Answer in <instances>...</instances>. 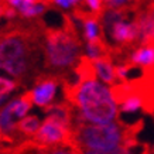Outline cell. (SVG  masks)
I'll use <instances>...</instances> for the list:
<instances>
[{
	"instance_id": "cell-1",
	"label": "cell",
	"mask_w": 154,
	"mask_h": 154,
	"mask_svg": "<svg viewBox=\"0 0 154 154\" xmlns=\"http://www.w3.org/2000/svg\"><path fill=\"white\" fill-rule=\"evenodd\" d=\"M71 99L76 109V122L79 125H106L117 120L119 96L112 85H107L95 76L81 79L75 85Z\"/></svg>"
},
{
	"instance_id": "cell-2",
	"label": "cell",
	"mask_w": 154,
	"mask_h": 154,
	"mask_svg": "<svg viewBox=\"0 0 154 154\" xmlns=\"http://www.w3.org/2000/svg\"><path fill=\"white\" fill-rule=\"evenodd\" d=\"M74 141L86 154L127 153V130L117 120L106 125H79L74 133Z\"/></svg>"
},
{
	"instance_id": "cell-3",
	"label": "cell",
	"mask_w": 154,
	"mask_h": 154,
	"mask_svg": "<svg viewBox=\"0 0 154 154\" xmlns=\"http://www.w3.org/2000/svg\"><path fill=\"white\" fill-rule=\"evenodd\" d=\"M31 66V50L21 34H7L0 38V74L20 79Z\"/></svg>"
},
{
	"instance_id": "cell-4",
	"label": "cell",
	"mask_w": 154,
	"mask_h": 154,
	"mask_svg": "<svg viewBox=\"0 0 154 154\" xmlns=\"http://www.w3.org/2000/svg\"><path fill=\"white\" fill-rule=\"evenodd\" d=\"M82 55L78 40L66 31H54L45 37L44 58L51 69L65 71L76 65Z\"/></svg>"
},
{
	"instance_id": "cell-5",
	"label": "cell",
	"mask_w": 154,
	"mask_h": 154,
	"mask_svg": "<svg viewBox=\"0 0 154 154\" xmlns=\"http://www.w3.org/2000/svg\"><path fill=\"white\" fill-rule=\"evenodd\" d=\"M68 139V123L47 116L41 123V127L34 136V141L41 147L54 149L62 146Z\"/></svg>"
},
{
	"instance_id": "cell-6",
	"label": "cell",
	"mask_w": 154,
	"mask_h": 154,
	"mask_svg": "<svg viewBox=\"0 0 154 154\" xmlns=\"http://www.w3.org/2000/svg\"><path fill=\"white\" fill-rule=\"evenodd\" d=\"M103 34L106 35L109 44L112 45H127L139 41L137 23L136 20L127 19V16L115 21L112 26L103 28Z\"/></svg>"
},
{
	"instance_id": "cell-7",
	"label": "cell",
	"mask_w": 154,
	"mask_h": 154,
	"mask_svg": "<svg viewBox=\"0 0 154 154\" xmlns=\"http://www.w3.org/2000/svg\"><path fill=\"white\" fill-rule=\"evenodd\" d=\"M58 92H60V84L52 78H44L34 85L27 96L30 98L33 106L38 109H47L54 105Z\"/></svg>"
},
{
	"instance_id": "cell-8",
	"label": "cell",
	"mask_w": 154,
	"mask_h": 154,
	"mask_svg": "<svg viewBox=\"0 0 154 154\" xmlns=\"http://www.w3.org/2000/svg\"><path fill=\"white\" fill-rule=\"evenodd\" d=\"M19 123L20 120L14 115L13 103L9 99V102L5 106L0 107V137H3V139L14 137V134L20 130Z\"/></svg>"
},
{
	"instance_id": "cell-9",
	"label": "cell",
	"mask_w": 154,
	"mask_h": 154,
	"mask_svg": "<svg viewBox=\"0 0 154 154\" xmlns=\"http://www.w3.org/2000/svg\"><path fill=\"white\" fill-rule=\"evenodd\" d=\"M91 71H92V75L96 79L102 81L107 85H115L117 79L116 66L113 65L112 61L106 57H102V58L91 62Z\"/></svg>"
},
{
	"instance_id": "cell-10",
	"label": "cell",
	"mask_w": 154,
	"mask_h": 154,
	"mask_svg": "<svg viewBox=\"0 0 154 154\" xmlns=\"http://www.w3.org/2000/svg\"><path fill=\"white\" fill-rule=\"evenodd\" d=\"M130 62L143 69H154V42H146L136 48L130 54Z\"/></svg>"
},
{
	"instance_id": "cell-11",
	"label": "cell",
	"mask_w": 154,
	"mask_h": 154,
	"mask_svg": "<svg viewBox=\"0 0 154 154\" xmlns=\"http://www.w3.org/2000/svg\"><path fill=\"white\" fill-rule=\"evenodd\" d=\"M144 107V99L139 94H126L119 99V115L120 116H133Z\"/></svg>"
},
{
	"instance_id": "cell-12",
	"label": "cell",
	"mask_w": 154,
	"mask_h": 154,
	"mask_svg": "<svg viewBox=\"0 0 154 154\" xmlns=\"http://www.w3.org/2000/svg\"><path fill=\"white\" fill-rule=\"evenodd\" d=\"M82 37L85 41H100L103 34V27L100 24V20L95 17H86L81 23Z\"/></svg>"
},
{
	"instance_id": "cell-13",
	"label": "cell",
	"mask_w": 154,
	"mask_h": 154,
	"mask_svg": "<svg viewBox=\"0 0 154 154\" xmlns=\"http://www.w3.org/2000/svg\"><path fill=\"white\" fill-rule=\"evenodd\" d=\"M82 54H84L85 60L91 64V62L105 57V47L100 41H86L82 48Z\"/></svg>"
},
{
	"instance_id": "cell-14",
	"label": "cell",
	"mask_w": 154,
	"mask_h": 154,
	"mask_svg": "<svg viewBox=\"0 0 154 154\" xmlns=\"http://www.w3.org/2000/svg\"><path fill=\"white\" fill-rule=\"evenodd\" d=\"M41 123L42 122L38 119V116H35V115H27L26 117H23L20 120L19 129L24 136L31 137V136H35L38 129L41 127Z\"/></svg>"
},
{
	"instance_id": "cell-15",
	"label": "cell",
	"mask_w": 154,
	"mask_h": 154,
	"mask_svg": "<svg viewBox=\"0 0 154 154\" xmlns=\"http://www.w3.org/2000/svg\"><path fill=\"white\" fill-rule=\"evenodd\" d=\"M45 3H42V2H35V3H33V5H30L28 7H26L24 10H21L20 11V16L23 17V19H35V17H40V16H42L44 14V11H45Z\"/></svg>"
},
{
	"instance_id": "cell-16",
	"label": "cell",
	"mask_w": 154,
	"mask_h": 154,
	"mask_svg": "<svg viewBox=\"0 0 154 154\" xmlns=\"http://www.w3.org/2000/svg\"><path fill=\"white\" fill-rule=\"evenodd\" d=\"M47 116L54 117L57 120H61L64 123L69 122V116H68V110L65 106H61V105H54V106L47 107Z\"/></svg>"
},
{
	"instance_id": "cell-17",
	"label": "cell",
	"mask_w": 154,
	"mask_h": 154,
	"mask_svg": "<svg viewBox=\"0 0 154 154\" xmlns=\"http://www.w3.org/2000/svg\"><path fill=\"white\" fill-rule=\"evenodd\" d=\"M85 9L92 14H100L103 7H105V2L103 0H84Z\"/></svg>"
},
{
	"instance_id": "cell-18",
	"label": "cell",
	"mask_w": 154,
	"mask_h": 154,
	"mask_svg": "<svg viewBox=\"0 0 154 154\" xmlns=\"http://www.w3.org/2000/svg\"><path fill=\"white\" fill-rule=\"evenodd\" d=\"M35 2H38V0H6V5L11 7V9L17 10V13H20L21 10H24L26 7H28Z\"/></svg>"
},
{
	"instance_id": "cell-19",
	"label": "cell",
	"mask_w": 154,
	"mask_h": 154,
	"mask_svg": "<svg viewBox=\"0 0 154 154\" xmlns=\"http://www.w3.org/2000/svg\"><path fill=\"white\" fill-rule=\"evenodd\" d=\"M51 2L55 7L64 10V11H68V10H72L75 6H78L84 0H51Z\"/></svg>"
},
{
	"instance_id": "cell-20",
	"label": "cell",
	"mask_w": 154,
	"mask_h": 154,
	"mask_svg": "<svg viewBox=\"0 0 154 154\" xmlns=\"http://www.w3.org/2000/svg\"><path fill=\"white\" fill-rule=\"evenodd\" d=\"M105 7H112V9H126L134 2V0H103Z\"/></svg>"
},
{
	"instance_id": "cell-21",
	"label": "cell",
	"mask_w": 154,
	"mask_h": 154,
	"mask_svg": "<svg viewBox=\"0 0 154 154\" xmlns=\"http://www.w3.org/2000/svg\"><path fill=\"white\" fill-rule=\"evenodd\" d=\"M131 71L133 68L129 65H117L116 66V75H117V79L120 81H129L131 76Z\"/></svg>"
},
{
	"instance_id": "cell-22",
	"label": "cell",
	"mask_w": 154,
	"mask_h": 154,
	"mask_svg": "<svg viewBox=\"0 0 154 154\" xmlns=\"http://www.w3.org/2000/svg\"><path fill=\"white\" fill-rule=\"evenodd\" d=\"M9 95L10 94H6V92H2V91H0V107L5 106L6 103L9 102Z\"/></svg>"
},
{
	"instance_id": "cell-23",
	"label": "cell",
	"mask_w": 154,
	"mask_h": 154,
	"mask_svg": "<svg viewBox=\"0 0 154 154\" xmlns=\"http://www.w3.org/2000/svg\"><path fill=\"white\" fill-rule=\"evenodd\" d=\"M16 13H17V10H14V9H11V7H10V10H7V11H6L5 16L7 17V19H13Z\"/></svg>"
},
{
	"instance_id": "cell-24",
	"label": "cell",
	"mask_w": 154,
	"mask_h": 154,
	"mask_svg": "<svg viewBox=\"0 0 154 154\" xmlns=\"http://www.w3.org/2000/svg\"><path fill=\"white\" fill-rule=\"evenodd\" d=\"M151 42H154V33H153V41H151Z\"/></svg>"
},
{
	"instance_id": "cell-25",
	"label": "cell",
	"mask_w": 154,
	"mask_h": 154,
	"mask_svg": "<svg viewBox=\"0 0 154 154\" xmlns=\"http://www.w3.org/2000/svg\"><path fill=\"white\" fill-rule=\"evenodd\" d=\"M143 2H150V0H143Z\"/></svg>"
},
{
	"instance_id": "cell-26",
	"label": "cell",
	"mask_w": 154,
	"mask_h": 154,
	"mask_svg": "<svg viewBox=\"0 0 154 154\" xmlns=\"http://www.w3.org/2000/svg\"><path fill=\"white\" fill-rule=\"evenodd\" d=\"M153 150H154V147H153Z\"/></svg>"
}]
</instances>
